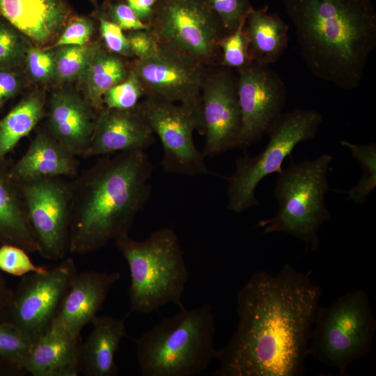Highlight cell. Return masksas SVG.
<instances>
[{
	"mask_svg": "<svg viewBox=\"0 0 376 376\" xmlns=\"http://www.w3.org/2000/svg\"><path fill=\"white\" fill-rule=\"evenodd\" d=\"M321 295L309 273L290 264L275 274L253 273L237 292V327L217 350L214 375H303Z\"/></svg>",
	"mask_w": 376,
	"mask_h": 376,
	"instance_id": "6da1fadb",
	"label": "cell"
},
{
	"mask_svg": "<svg viewBox=\"0 0 376 376\" xmlns=\"http://www.w3.org/2000/svg\"><path fill=\"white\" fill-rule=\"evenodd\" d=\"M152 165L144 150L104 155L70 182L69 253L84 255L127 236L149 199Z\"/></svg>",
	"mask_w": 376,
	"mask_h": 376,
	"instance_id": "7a4b0ae2",
	"label": "cell"
},
{
	"mask_svg": "<svg viewBox=\"0 0 376 376\" xmlns=\"http://www.w3.org/2000/svg\"><path fill=\"white\" fill-rule=\"evenodd\" d=\"M282 1L310 72L343 90L357 88L376 47L372 1Z\"/></svg>",
	"mask_w": 376,
	"mask_h": 376,
	"instance_id": "3957f363",
	"label": "cell"
},
{
	"mask_svg": "<svg viewBox=\"0 0 376 376\" xmlns=\"http://www.w3.org/2000/svg\"><path fill=\"white\" fill-rule=\"evenodd\" d=\"M214 316L210 305L181 308L135 340L143 376H194L216 359Z\"/></svg>",
	"mask_w": 376,
	"mask_h": 376,
	"instance_id": "277c9868",
	"label": "cell"
},
{
	"mask_svg": "<svg viewBox=\"0 0 376 376\" xmlns=\"http://www.w3.org/2000/svg\"><path fill=\"white\" fill-rule=\"evenodd\" d=\"M127 263L130 312L150 313L169 303L182 308L188 272L178 235L171 228L153 232L143 241L129 235L115 241Z\"/></svg>",
	"mask_w": 376,
	"mask_h": 376,
	"instance_id": "5b68a950",
	"label": "cell"
},
{
	"mask_svg": "<svg viewBox=\"0 0 376 376\" xmlns=\"http://www.w3.org/2000/svg\"><path fill=\"white\" fill-rule=\"evenodd\" d=\"M332 157L322 154L313 160L291 163L279 173L274 195L279 203L276 214L260 220L264 233H284L318 249V232L331 216L324 203L329 190L327 179Z\"/></svg>",
	"mask_w": 376,
	"mask_h": 376,
	"instance_id": "8992f818",
	"label": "cell"
},
{
	"mask_svg": "<svg viewBox=\"0 0 376 376\" xmlns=\"http://www.w3.org/2000/svg\"><path fill=\"white\" fill-rule=\"evenodd\" d=\"M376 330L368 294L350 291L327 306H319L308 345L317 361L347 375L348 366L370 352Z\"/></svg>",
	"mask_w": 376,
	"mask_h": 376,
	"instance_id": "52a82bcc",
	"label": "cell"
},
{
	"mask_svg": "<svg viewBox=\"0 0 376 376\" xmlns=\"http://www.w3.org/2000/svg\"><path fill=\"white\" fill-rule=\"evenodd\" d=\"M320 113L295 109L282 113L270 128L265 148L257 156L247 154L235 162V171L228 178V208L236 213L258 205L255 189L268 175L280 173L282 163L299 143L313 139L322 122Z\"/></svg>",
	"mask_w": 376,
	"mask_h": 376,
	"instance_id": "ba28073f",
	"label": "cell"
},
{
	"mask_svg": "<svg viewBox=\"0 0 376 376\" xmlns=\"http://www.w3.org/2000/svg\"><path fill=\"white\" fill-rule=\"evenodd\" d=\"M77 273L72 258L22 277L13 290L0 322L13 326L32 343L50 328Z\"/></svg>",
	"mask_w": 376,
	"mask_h": 376,
	"instance_id": "9c48e42d",
	"label": "cell"
},
{
	"mask_svg": "<svg viewBox=\"0 0 376 376\" xmlns=\"http://www.w3.org/2000/svg\"><path fill=\"white\" fill-rule=\"evenodd\" d=\"M148 24L160 46L202 64L213 58L224 31L205 0H161Z\"/></svg>",
	"mask_w": 376,
	"mask_h": 376,
	"instance_id": "30bf717a",
	"label": "cell"
},
{
	"mask_svg": "<svg viewBox=\"0 0 376 376\" xmlns=\"http://www.w3.org/2000/svg\"><path fill=\"white\" fill-rule=\"evenodd\" d=\"M137 107L162 142L165 172L189 176L212 173L193 139L195 130L203 132L201 108L150 97Z\"/></svg>",
	"mask_w": 376,
	"mask_h": 376,
	"instance_id": "8fae6325",
	"label": "cell"
},
{
	"mask_svg": "<svg viewBox=\"0 0 376 376\" xmlns=\"http://www.w3.org/2000/svg\"><path fill=\"white\" fill-rule=\"evenodd\" d=\"M17 183L38 244V253L50 260L63 258L69 252L70 182L61 177H52Z\"/></svg>",
	"mask_w": 376,
	"mask_h": 376,
	"instance_id": "7c38bea8",
	"label": "cell"
},
{
	"mask_svg": "<svg viewBox=\"0 0 376 376\" xmlns=\"http://www.w3.org/2000/svg\"><path fill=\"white\" fill-rule=\"evenodd\" d=\"M237 94L241 127L236 148L246 149L268 134L282 114L286 90L277 72L252 62L239 70Z\"/></svg>",
	"mask_w": 376,
	"mask_h": 376,
	"instance_id": "4fadbf2b",
	"label": "cell"
},
{
	"mask_svg": "<svg viewBox=\"0 0 376 376\" xmlns=\"http://www.w3.org/2000/svg\"><path fill=\"white\" fill-rule=\"evenodd\" d=\"M202 63L160 46L152 56L138 59L133 70L148 97L201 108L205 75Z\"/></svg>",
	"mask_w": 376,
	"mask_h": 376,
	"instance_id": "5bb4252c",
	"label": "cell"
},
{
	"mask_svg": "<svg viewBox=\"0 0 376 376\" xmlns=\"http://www.w3.org/2000/svg\"><path fill=\"white\" fill-rule=\"evenodd\" d=\"M203 155H218L235 148L241 127L237 78L226 69H218L204 78L201 97Z\"/></svg>",
	"mask_w": 376,
	"mask_h": 376,
	"instance_id": "9a60e30c",
	"label": "cell"
},
{
	"mask_svg": "<svg viewBox=\"0 0 376 376\" xmlns=\"http://www.w3.org/2000/svg\"><path fill=\"white\" fill-rule=\"evenodd\" d=\"M120 277L117 272H77L49 329L70 337L81 336V330L97 315L109 290Z\"/></svg>",
	"mask_w": 376,
	"mask_h": 376,
	"instance_id": "2e32d148",
	"label": "cell"
},
{
	"mask_svg": "<svg viewBox=\"0 0 376 376\" xmlns=\"http://www.w3.org/2000/svg\"><path fill=\"white\" fill-rule=\"evenodd\" d=\"M85 97L61 88L50 97L47 132L75 156H83L89 147L97 115Z\"/></svg>",
	"mask_w": 376,
	"mask_h": 376,
	"instance_id": "e0dca14e",
	"label": "cell"
},
{
	"mask_svg": "<svg viewBox=\"0 0 376 376\" xmlns=\"http://www.w3.org/2000/svg\"><path fill=\"white\" fill-rule=\"evenodd\" d=\"M153 134L138 107L103 108L98 112L91 143L83 157L144 150L155 141Z\"/></svg>",
	"mask_w": 376,
	"mask_h": 376,
	"instance_id": "ac0fdd59",
	"label": "cell"
},
{
	"mask_svg": "<svg viewBox=\"0 0 376 376\" xmlns=\"http://www.w3.org/2000/svg\"><path fill=\"white\" fill-rule=\"evenodd\" d=\"M0 15L41 47L54 42L70 18L63 0H0Z\"/></svg>",
	"mask_w": 376,
	"mask_h": 376,
	"instance_id": "d6986e66",
	"label": "cell"
},
{
	"mask_svg": "<svg viewBox=\"0 0 376 376\" xmlns=\"http://www.w3.org/2000/svg\"><path fill=\"white\" fill-rule=\"evenodd\" d=\"M77 156L46 131L38 132L25 153L13 166L10 176L17 182L40 178L77 175Z\"/></svg>",
	"mask_w": 376,
	"mask_h": 376,
	"instance_id": "ffe728a7",
	"label": "cell"
},
{
	"mask_svg": "<svg viewBox=\"0 0 376 376\" xmlns=\"http://www.w3.org/2000/svg\"><path fill=\"white\" fill-rule=\"evenodd\" d=\"M82 340L49 329L34 342L22 363L33 376H77Z\"/></svg>",
	"mask_w": 376,
	"mask_h": 376,
	"instance_id": "44dd1931",
	"label": "cell"
},
{
	"mask_svg": "<svg viewBox=\"0 0 376 376\" xmlns=\"http://www.w3.org/2000/svg\"><path fill=\"white\" fill-rule=\"evenodd\" d=\"M91 323L93 329L81 346L79 373L115 376L118 373L115 354L122 339L127 336L125 322L109 315H97Z\"/></svg>",
	"mask_w": 376,
	"mask_h": 376,
	"instance_id": "7402d4cb",
	"label": "cell"
},
{
	"mask_svg": "<svg viewBox=\"0 0 376 376\" xmlns=\"http://www.w3.org/2000/svg\"><path fill=\"white\" fill-rule=\"evenodd\" d=\"M0 242L38 252L18 184L0 169Z\"/></svg>",
	"mask_w": 376,
	"mask_h": 376,
	"instance_id": "603a6c76",
	"label": "cell"
},
{
	"mask_svg": "<svg viewBox=\"0 0 376 376\" xmlns=\"http://www.w3.org/2000/svg\"><path fill=\"white\" fill-rule=\"evenodd\" d=\"M253 62L269 65L275 63L288 46V26L267 8L253 10L244 24Z\"/></svg>",
	"mask_w": 376,
	"mask_h": 376,
	"instance_id": "cb8c5ba5",
	"label": "cell"
},
{
	"mask_svg": "<svg viewBox=\"0 0 376 376\" xmlns=\"http://www.w3.org/2000/svg\"><path fill=\"white\" fill-rule=\"evenodd\" d=\"M45 115V94L35 90L0 120V160L36 127Z\"/></svg>",
	"mask_w": 376,
	"mask_h": 376,
	"instance_id": "d4e9b609",
	"label": "cell"
},
{
	"mask_svg": "<svg viewBox=\"0 0 376 376\" xmlns=\"http://www.w3.org/2000/svg\"><path fill=\"white\" fill-rule=\"evenodd\" d=\"M130 71L116 54L101 47L95 52L82 81L85 98L96 111L104 108L102 98L105 92L123 81Z\"/></svg>",
	"mask_w": 376,
	"mask_h": 376,
	"instance_id": "484cf974",
	"label": "cell"
},
{
	"mask_svg": "<svg viewBox=\"0 0 376 376\" xmlns=\"http://www.w3.org/2000/svg\"><path fill=\"white\" fill-rule=\"evenodd\" d=\"M100 47L98 42L56 47V81L63 83L82 81L94 54Z\"/></svg>",
	"mask_w": 376,
	"mask_h": 376,
	"instance_id": "4316f807",
	"label": "cell"
},
{
	"mask_svg": "<svg viewBox=\"0 0 376 376\" xmlns=\"http://www.w3.org/2000/svg\"><path fill=\"white\" fill-rule=\"evenodd\" d=\"M340 144L350 149L352 156L360 162L363 168L361 178L347 193L350 200L363 204L376 186V144L371 142L357 145L347 140L341 141Z\"/></svg>",
	"mask_w": 376,
	"mask_h": 376,
	"instance_id": "83f0119b",
	"label": "cell"
},
{
	"mask_svg": "<svg viewBox=\"0 0 376 376\" xmlns=\"http://www.w3.org/2000/svg\"><path fill=\"white\" fill-rule=\"evenodd\" d=\"M31 44L14 26L0 20V68H18L24 65Z\"/></svg>",
	"mask_w": 376,
	"mask_h": 376,
	"instance_id": "f1b7e54d",
	"label": "cell"
},
{
	"mask_svg": "<svg viewBox=\"0 0 376 376\" xmlns=\"http://www.w3.org/2000/svg\"><path fill=\"white\" fill-rule=\"evenodd\" d=\"M145 93L143 86L133 69L122 82L109 88L102 98L103 107L115 109H133Z\"/></svg>",
	"mask_w": 376,
	"mask_h": 376,
	"instance_id": "f546056e",
	"label": "cell"
},
{
	"mask_svg": "<svg viewBox=\"0 0 376 376\" xmlns=\"http://www.w3.org/2000/svg\"><path fill=\"white\" fill-rule=\"evenodd\" d=\"M31 81L46 85L56 81L55 50L38 47L32 43L26 52L24 63Z\"/></svg>",
	"mask_w": 376,
	"mask_h": 376,
	"instance_id": "4dcf8cb0",
	"label": "cell"
},
{
	"mask_svg": "<svg viewBox=\"0 0 376 376\" xmlns=\"http://www.w3.org/2000/svg\"><path fill=\"white\" fill-rule=\"evenodd\" d=\"M245 21L224 36L219 42V47L222 49L223 63L227 67L240 70L253 62L244 29Z\"/></svg>",
	"mask_w": 376,
	"mask_h": 376,
	"instance_id": "1f68e13d",
	"label": "cell"
},
{
	"mask_svg": "<svg viewBox=\"0 0 376 376\" xmlns=\"http://www.w3.org/2000/svg\"><path fill=\"white\" fill-rule=\"evenodd\" d=\"M32 345L15 327L0 322L1 359L23 370L22 363L29 354Z\"/></svg>",
	"mask_w": 376,
	"mask_h": 376,
	"instance_id": "d6a6232c",
	"label": "cell"
},
{
	"mask_svg": "<svg viewBox=\"0 0 376 376\" xmlns=\"http://www.w3.org/2000/svg\"><path fill=\"white\" fill-rule=\"evenodd\" d=\"M224 32L234 31L244 22L253 7L247 0H205Z\"/></svg>",
	"mask_w": 376,
	"mask_h": 376,
	"instance_id": "836d02e7",
	"label": "cell"
},
{
	"mask_svg": "<svg viewBox=\"0 0 376 376\" xmlns=\"http://www.w3.org/2000/svg\"><path fill=\"white\" fill-rule=\"evenodd\" d=\"M23 248L10 244L0 246V270L5 273L24 276L33 272H42L49 267L36 265Z\"/></svg>",
	"mask_w": 376,
	"mask_h": 376,
	"instance_id": "e575fe53",
	"label": "cell"
},
{
	"mask_svg": "<svg viewBox=\"0 0 376 376\" xmlns=\"http://www.w3.org/2000/svg\"><path fill=\"white\" fill-rule=\"evenodd\" d=\"M94 31L95 24L91 19L84 17L70 18L56 40L49 48L87 44Z\"/></svg>",
	"mask_w": 376,
	"mask_h": 376,
	"instance_id": "d590c367",
	"label": "cell"
},
{
	"mask_svg": "<svg viewBox=\"0 0 376 376\" xmlns=\"http://www.w3.org/2000/svg\"><path fill=\"white\" fill-rule=\"evenodd\" d=\"M100 32L107 49L113 54L123 56H134L127 36L116 24L100 17Z\"/></svg>",
	"mask_w": 376,
	"mask_h": 376,
	"instance_id": "8d00e7d4",
	"label": "cell"
},
{
	"mask_svg": "<svg viewBox=\"0 0 376 376\" xmlns=\"http://www.w3.org/2000/svg\"><path fill=\"white\" fill-rule=\"evenodd\" d=\"M131 49L138 59L154 54L159 45L148 29L131 31L127 36Z\"/></svg>",
	"mask_w": 376,
	"mask_h": 376,
	"instance_id": "74e56055",
	"label": "cell"
},
{
	"mask_svg": "<svg viewBox=\"0 0 376 376\" xmlns=\"http://www.w3.org/2000/svg\"><path fill=\"white\" fill-rule=\"evenodd\" d=\"M109 20L122 30L136 31L148 29V24L141 21L132 9L123 3L112 6L109 13Z\"/></svg>",
	"mask_w": 376,
	"mask_h": 376,
	"instance_id": "f35d334b",
	"label": "cell"
},
{
	"mask_svg": "<svg viewBox=\"0 0 376 376\" xmlns=\"http://www.w3.org/2000/svg\"><path fill=\"white\" fill-rule=\"evenodd\" d=\"M17 70L0 68V109L22 88V77Z\"/></svg>",
	"mask_w": 376,
	"mask_h": 376,
	"instance_id": "ab89813d",
	"label": "cell"
},
{
	"mask_svg": "<svg viewBox=\"0 0 376 376\" xmlns=\"http://www.w3.org/2000/svg\"><path fill=\"white\" fill-rule=\"evenodd\" d=\"M126 1L141 21L146 24L147 21L150 22L156 0H126Z\"/></svg>",
	"mask_w": 376,
	"mask_h": 376,
	"instance_id": "60d3db41",
	"label": "cell"
},
{
	"mask_svg": "<svg viewBox=\"0 0 376 376\" xmlns=\"http://www.w3.org/2000/svg\"><path fill=\"white\" fill-rule=\"evenodd\" d=\"M13 290L10 288L3 277L0 274V315L11 297Z\"/></svg>",
	"mask_w": 376,
	"mask_h": 376,
	"instance_id": "b9f144b4",
	"label": "cell"
},
{
	"mask_svg": "<svg viewBox=\"0 0 376 376\" xmlns=\"http://www.w3.org/2000/svg\"><path fill=\"white\" fill-rule=\"evenodd\" d=\"M23 370L0 359V375H21Z\"/></svg>",
	"mask_w": 376,
	"mask_h": 376,
	"instance_id": "7bdbcfd3",
	"label": "cell"
}]
</instances>
